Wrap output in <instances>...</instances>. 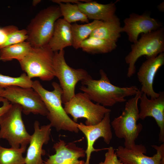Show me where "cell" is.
Listing matches in <instances>:
<instances>
[{
    "mask_svg": "<svg viewBox=\"0 0 164 164\" xmlns=\"http://www.w3.org/2000/svg\"><path fill=\"white\" fill-rule=\"evenodd\" d=\"M99 73V79H94L90 76L81 81L79 89L92 101L105 107L125 102L126 97L135 95L139 90L135 86L121 87L114 85L102 69Z\"/></svg>",
    "mask_w": 164,
    "mask_h": 164,
    "instance_id": "1",
    "label": "cell"
},
{
    "mask_svg": "<svg viewBox=\"0 0 164 164\" xmlns=\"http://www.w3.org/2000/svg\"><path fill=\"white\" fill-rule=\"evenodd\" d=\"M53 90H47L39 80L33 81L32 88L40 95L47 111L46 116L52 127L57 131L63 130L78 133L77 123L68 116L62 105V91L59 84L52 83Z\"/></svg>",
    "mask_w": 164,
    "mask_h": 164,
    "instance_id": "2",
    "label": "cell"
},
{
    "mask_svg": "<svg viewBox=\"0 0 164 164\" xmlns=\"http://www.w3.org/2000/svg\"><path fill=\"white\" fill-rule=\"evenodd\" d=\"M142 93L139 90L126 102L121 114L111 122L116 137L123 139L124 147L128 149L135 145V141L143 128L142 124L137 123L139 119L138 102Z\"/></svg>",
    "mask_w": 164,
    "mask_h": 164,
    "instance_id": "3",
    "label": "cell"
},
{
    "mask_svg": "<svg viewBox=\"0 0 164 164\" xmlns=\"http://www.w3.org/2000/svg\"><path fill=\"white\" fill-rule=\"evenodd\" d=\"M22 108L19 105L11 106L0 117V139L7 140L11 147H27L31 138L22 118Z\"/></svg>",
    "mask_w": 164,
    "mask_h": 164,
    "instance_id": "4",
    "label": "cell"
},
{
    "mask_svg": "<svg viewBox=\"0 0 164 164\" xmlns=\"http://www.w3.org/2000/svg\"><path fill=\"white\" fill-rule=\"evenodd\" d=\"M62 16L59 5L50 6L41 10L28 26L26 41L33 47L47 45L52 36L55 22Z\"/></svg>",
    "mask_w": 164,
    "mask_h": 164,
    "instance_id": "5",
    "label": "cell"
},
{
    "mask_svg": "<svg viewBox=\"0 0 164 164\" xmlns=\"http://www.w3.org/2000/svg\"><path fill=\"white\" fill-rule=\"evenodd\" d=\"M54 53L48 44L32 47L29 53L19 62L22 70L31 79L38 77L43 81H50L55 77Z\"/></svg>",
    "mask_w": 164,
    "mask_h": 164,
    "instance_id": "6",
    "label": "cell"
},
{
    "mask_svg": "<svg viewBox=\"0 0 164 164\" xmlns=\"http://www.w3.org/2000/svg\"><path fill=\"white\" fill-rule=\"evenodd\" d=\"M164 51V29L162 27L150 32L142 34L141 38L131 45V50L125 56L128 65L127 76L130 78L136 72L135 63L143 56L146 58L156 57Z\"/></svg>",
    "mask_w": 164,
    "mask_h": 164,
    "instance_id": "7",
    "label": "cell"
},
{
    "mask_svg": "<svg viewBox=\"0 0 164 164\" xmlns=\"http://www.w3.org/2000/svg\"><path fill=\"white\" fill-rule=\"evenodd\" d=\"M64 50L54 52L53 67L55 77L58 79L62 91V101L64 104L75 95L76 85L90 75L85 70L74 69L67 63Z\"/></svg>",
    "mask_w": 164,
    "mask_h": 164,
    "instance_id": "8",
    "label": "cell"
},
{
    "mask_svg": "<svg viewBox=\"0 0 164 164\" xmlns=\"http://www.w3.org/2000/svg\"><path fill=\"white\" fill-rule=\"evenodd\" d=\"M64 108L67 114L70 115L77 123L79 118L86 119L85 125H92L99 123L105 115L111 110L97 103L94 104L84 93L75 94L64 103Z\"/></svg>",
    "mask_w": 164,
    "mask_h": 164,
    "instance_id": "9",
    "label": "cell"
},
{
    "mask_svg": "<svg viewBox=\"0 0 164 164\" xmlns=\"http://www.w3.org/2000/svg\"><path fill=\"white\" fill-rule=\"evenodd\" d=\"M0 97L5 98L12 104H17L22 108L26 115L30 113L46 116L47 111L39 94L32 87L24 88L11 86L4 88Z\"/></svg>",
    "mask_w": 164,
    "mask_h": 164,
    "instance_id": "10",
    "label": "cell"
},
{
    "mask_svg": "<svg viewBox=\"0 0 164 164\" xmlns=\"http://www.w3.org/2000/svg\"><path fill=\"white\" fill-rule=\"evenodd\" d=\"M110 113H106L103 119L98 123L92 125H87L83 123L77 124V127L85 136L87 141V147L85 150L86 159L84 164H90L92 153L107 148L95 149L94 147L95 142L102 138L104 142L110 144L113 137L111 124Z\"/></svg>",
    "mask_w": 164,
    "mask_h": 164,
    "instance_id": "11",
    "label": "cell"
},
{
    "mask_svg": "<svg viewBox=\"0 0 164 164\" xmlns=\"http://www.w3.org/2000/svg\"><path fill=\"white\" fill-rule=\"evenodd\" d=\"M152 146L157 151L152 157L145 155L147 149L141 144H136L131 149L120 145L115 152L118 158L125 164H164V143L160 146L153 145Z\"/></svg>",
    "mask_w": 164,
    "mask_h": 164,
    "instance_id": "12",
    "label": "cell"
},
{
    "mask_svg": "<svg viewBox=\"0 0 164 164\" xmlns=\"http://www.w3.org/2000/svg\"><path fill=\"white\" fill-rule=\"evenodd\" d=\"M34 131L31 135L25 158V164H43L42 156L45 154L43 149L50 139L52 127L50 124L40 126L37 121L34 123Z\"/></svg>",
    "mask_w": 164,
    "mask_h": 164,
    "instance_id": "13",
    "label": "cell"
},
{
    "mask_svg": "<svg viewBox=\"0 0 164 164\" xmlns=\"http://www.w3.org/2000/svg\"><path fill=\"white\" fill-rule=\"evenodd\" d=\"M122 32H125L128 40L134 43L138 40L140 34H146L156 30L162 27L160 23L147 14L139 15L133 13L124 20Z\"/></svg>",
    "mask_w": 164,
    "mask_h": 164,
    "instance_id": "14",
    "label": "cell"
},
{
    "mask_svg": "<svg viewBox=\"0 0 164 164\" xmlns=\"http://www.w3.org/2000/svg\"><path fill=\"white\" fill-rule=\"evenodd\" d=\"M146 58L138 71L137 77L142 85L141 91L151 99H155L158 97L160 94L153 89L154 80L157 71L164 64V53Z\"/></svg>",
    "mask_w": 164,
    "mask_h": 164,
    "instance_id": "15",
    "label": "cell"
},
{
    "mask_svg": "<svg viewBox=\"0 0 164 164\" xmlns=\"http://www.w3.org/2000/svg\"><path fill=\"white\" fill-rule=\"evenodd\" d=\"M159 96L155 99H149L142 93L140 100L139 116V119L144 120L148 117H153L159 128V140L164 142V93H159Z\"/></svg>",
    "mask_w": 164,
    "mask_h": 164,
    "instance_id": "16",
    "label": "cell"
},
{
    "mask_svg": "<svg viewBox=\"0 0 164 164\" xmlns=\"http://www.w3.org/2000/svg\"><path fill=\"white\" fill-rule=\"evenodd\" d=\"M53 148L55 151V154L50 155L43 161V164L85 163V161L79 159L85 156V150L74 143L67 144L64 141L60 139L54 144Z\"/></svg>",
    "mask_w": 164,
    "mask_h": 164,
    "instance_id": "17",
    "label": "cell"
},
{
    "mask_svg": "<svg viewBox=\"0 0 164 164\" xmlns=\"http://www.w3.org/2000/svg\"><path fill=\"white\" fill-rule=\"evenodd\" d=\"M115 2L107 4L99 3L91 1L77 4L79 9L88 19L103 22L114 20L118 17L115 14Z\"/></svg>",
    "mask_w": 164,
    "mask_h": 164,
    "instance_id": "18",
    "label": "cell"
},
{
    "mask_svg": "<svg viewBox=\"0 0 164 164\" xmlns=\"http://www.w3.org/2000/svg\"><path fill=\"white\" fill-rule=\"evenodd\" d=\"M73 36L71 24L63 18H59L55 22L52 36L48 45L54 52L72 46Z\"/></svg>",
    "mask_w": 164,
    "mask_h": 164,
    "instance_id": "19",
    "label": "cell"
},
{
    "mask_svg": "<svg viewBox=\"0 0 164 164\" xmlns=\"http://www.w3.org/2000/svg\"><path fill=\"white\" fill-rule=\"evenodd\" d=\"M122 32L119 19L103 22L92 32L89 37H94L116 43Z\"/></svg>",
    "mask_w": 164,
    "mask_h": 164,
    "instance_id": "20",
    "label": "cell"
},
{
    "mask_svg": "<svg viewBox=\"0 0 164 164\" xmlns=\"http://www.w3.org/2000/svg\"><path fill=\"white\" fill-rule=\"evenodd\" d=\"M117 47L116 43L89 37L82 43L80 48L84 52L94 54L108 53Z\"/></svg>",
    "mask_w": 164,
    "mask_h": 164,
    "instance_id": "21",
    "label": "cell"
},
{
    "mask_svg": "<svg viewBox=\"0 0 164 164\" xmlns=\"http://www.w3.org/2000/svg\"><path fill=\"white\" fill-rule=\"evenodd\" d=\"M32 47L27 41L4 47L0 49V60L6 62L16 59L19 61L29 53Z\"/></svg>",
    "mask_w": 164,
    "mask_h": 164,
    "instance_id": "22",
    "label": "cell"
},
{
    "mask_svg": "<svg viewBox=\"0 0 164 164\" xmlns=\"http://www.w3.org/2000/svg\"><path fill=\"white\" fill-rule=\"evenodd\" d=\"M103 21L94 20L92 22L80 25L76 23L71 24L73 47L75 49L80 47L82 43L89 37L92 32L100 26Z\"/></svg>",
    "mask_w": 164,
    "mask_h": 164,
    "instance_id": "23",
    "label": "cell"
},
{
    "mask_svg": "<svg viewBox=\"0 0 164 164\" xmlns=\"http://www.w3.org/2000/svg\"><path fill=\"white\" fill-rule=\"evenodd\" d=\"M63 19L70 23L80 21L89 22L88 19L80 9L77 4L70 3H58Z\"/></svg>",
    "mask_w": 164,
    "mask_h": 164,
    "instance_id": "24",
    "label": "cell"
},
{
    "mask_svg": "<svg viewBox=\"0 0 164 164\" xmlns=\"http://www.w3.org/2000/svg\"><path fill=\"white\" fill-rule=\"evenodd\" d=\"M26 147L8 148L0 145V164H25L23 154Z\"/></svg>",
    "mask_w": 164,
    "mask_h": 164,
    "instance_id": "25",
    "label": "cell"
},
{
    "mask_svg": "<svg viewBox=\"0 0 164 164\" xmlns=\"http://www.w3.org/2000/svg\"><path fill=\"white\" fill-rule=\"evenodd\" d=\"M33 81L25 73L14 77L0 74V87L3 88L11 86L24 88L32 87Z\"/></svg>",
    "mask_w": 164,
    "mask_h": 164,
    "instance_id": "26",
    "label": "cell"
},
{
    "mask_svg": "<svg viewBox=\"0 0 164 164\" xmlns=\"http://www.w3.org/2000/svg\"><path fill=\"white\" fill-rule=\"evenodd\" d=\"M28 38L27 32L26 29H18L10 34L7 41L2 48L7 46L24 42L25 40L26 41Z\"/></svg>",
    "mask_w": 164,
    "mask_h": 164,
    "instance_id": "27",
    "label": "cell"
},
{
    "mask_svg": "<svg viewBox=\"0 0 164 164\" xmlns=\"http://www.w3.org/2000/svg\"><path fill=\"white\" fill-rule=\"evenodd\" d=\"M107 150L104 161L99 162V164H125L118 158L113 147L110 146Z\"/></svg>",
    "mask_w": 164,
    "mask_h": 164,
    "instance_id": "28",
    "label": "cell"
},
{
    "mask_svg": "<svg viewBox=\"0 0 164 164\" xmlns=\"http://www.w3.org/2000/svg\"><path fill=\"white\" fill-rule=\"evenodd\" d=\"M18 29L17 27L13 25L0 27V49L7 41L10 34Z\"/></svg>",
    "mask_w": 164,
    "mask_h": 164,
    "instance_id": "29",
    "label": "cell"
},
{
    "mask_svg": "<svg viewBox=\"0 0 164 164\" xmlns=\"http://www.w3.org/2000/svg\"><path fill=\"white\" fill-rule=\"evenodd\" d=\"M0 102L3 103L2 106L0 107V117L11 106L12 104L7 99L1 97H0Z\"/></svg>",
    "mask_w": 164,
    "mask_h": 164,
    "instance_id": "30",
    "label": "cell"
},
{
    "mask_svg": "<svg viewBox=\"0 0 164 164\" xmlns=\"http://www.w3.org/2000/svg\"><path fill=\"white\" fill-rule=\"evenodd\" d=\"M91 0H52L53 2L57 3V4L60 3H70L74 4H78L81 2H88L91 1Z\"/></svg>",
    "mask_w": 164,
    "mask_h": 164,
    "instance_id": "31",
    "label": "cell"
},
{
    "mask_svg": "<svg viewBox=\"0 0 164 164\" xmlns=\"http://www.w3.org/2000/svg\"><path fill=\"white\" fill-rule=\"evenodd\" d=\"M41 0H34L32 1V5L33 6H35L36 5L38 4L41 2Z\"/></svg>",
    "mask_w": 164,
    "mask_h": 164,
    "instance_id": "32",
    "label": "cell"
},
{
    "mask_svg": "<svg viewBox=\"0 0 164 164\" xmlns=\"http://www.w3.org/2000/svg\"><path fill=\"white\" fill-rule=\"evenodd\" d=\"M4 88L0 87V95L4 91Z\"/></svg>",
    "mask_w": 164,
    "mask_h": 164,
    "instance_id": "33",
    "label": "cell"
}]
</instances>
